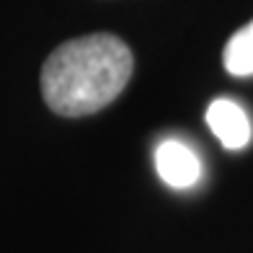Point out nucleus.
I'll return each instance as SVG.
<instances>
[{
  "label": "nucleus",
  "instance_id": "f03ea898",
  "mask_svg": "<svg viewBox=\"0 0 253 253\" xmlns=\"http://www.w3.org/2000/svg\"><path fill=\"white\" fill-rule=\"evenodd\" d=\"M155 168L170 189H191L202 178L197 153L181 140H163L155 150Z\"/></svg>",
  "mask_w": 253,
  "mask_h": 253
},
{
  "label": "nucleus",
  "instance_id": "f257e3e1",
  "mask_svg": "<svg viewBox=\"0 0 253 253\" xmlns=\"http://www.w3.org/2000/svg\"><path fill=\"white\" fill-rule=\"evenodd\" d=\"M132 52L114 34L60 44L42 67V93L62 117H85L117 98L132 78Z\"/></svg>",
  "mask_w": 253,
  "mask_h": 253
},
{
  "label": "nucleus",
  "instance_id": "7ed1b4c3",
  "mask_svg": "<svg viewBox=\"0 0 253 253\" xmlns=\"http://www.w3.org/2000/svg\"><path fill=\"white\" fill-rule=\"evenodd\" d=\"M207 124L227 150H243L251 142V119L230 98H214L207 106Z\"/></svg>",
  "mask_w": 253,
  "mask_h": 253
},
{
  "label": "nucleus",
  "instance_id": "20e7f679",
  "mask_svg": "<svg viewBox=\"0 0 253 253\" xmlns=\"http://www.w3.org/2000/svg\"><path fill=\"white\" fill-rule=\"evenodd\" d=\"M222 62L230 75H253V21L227 39Z\"/></svg>",
  "mask_w": 253,
  "mask_h": 253
}]
</instances>
